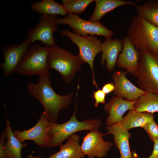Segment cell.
<instances>
[{"label":"cell","mask_w":158,"mask_h":158,"mask_svg":"<svg viewBox=\"0 0 158 158\" xmlns=\"http://www.w3.org/2000/svg\"><path fill=\"white\" fill-rule=\"evenodd\" d=\"M49 75L39 77L36 84L28 83L27 89L28 93L37 99L42 105L49 121L56 123L59 112L70 105L73 93L65 95L57 94L51 87Z\"/></svg>","instance_id":"1"},{"label":"cell","mask_w":158,"mask_h":158,"mask_svg":"<svg viewBox=\"0 0 158 158\" xmlns=\"http://www.w3.org/2000/svg\"><path fill=\"white\" fill-rule=\"evenodd\" d=\"M77 105L70 119L62 123L50 122L47 130L49 138L47 148L60 146L70 136L78 132L99 130L102 122L99 118L88 119L82 121L76 118Z\"/></svg>","instance_id":"2"},{"label":"cell","mask_w":158,"mask_h":158,"mask_svg":"<svg viewBox=\"0 0 158 158\" xmlns=\"http://www.w3.org/2000/svg\"><path fill=\"white\" fill-rule=\"evenodd\" d=\"M128 37L139 51L158 53V27L138 15L134 16L128 30Z\"/></svg>","instance_id":"3"},{"label":"cell","mask_w":158,"mask_h":158,"mask_svg":"<svg viewBox=\"0 0 158 158\" xmlns=\"http://www.w3.org/2000/svg\"><path fill=\"white\" fill-rule=\"evenodd\" d=\"M85 63L79 54L75 55L63 49L56 43L49 46L47 59L49 69L58 72L66 83L71 82L77 72Z\"/></svg>","instance_id":"4"},{"label":"cell","mask_w":158,"mask_h":158,"mask_svg":"<svg viewBox=\"0 0 158 158\" xmlns=\"http://www.w3.org/2000/svg\"><path fill=\"white\" fill-rule=\"evenodd\" d=\"M139 52V65L134 75L137 84L144 91L158 95V53Z\"/></svg>","instance_id":"5"},{"label":"cell","mask_w":158,"mask_h":158,"mask_svg":"<svg viewBox=\"0 0 158 158\" xmlns=\"http://www.w3.org/2000/svg\"><path fill=\"white\" fill-rule=\"evenodd\" d=\"M49 46L38 44L31 45L28 49L15 72L23 75H36L39 77L50 74L47 66Z\"/></svg>","instance_id":"6"},{"label":"cell","mask_w":158,"mask_h":158,"mask_svg":"<svg viewBox=\"0 0 158 158\" xmlns=\"http://www.w3.org/2000/svg\"><path fill=\"white\" fill-rule=\"evenodd\" d=\"M60 34L68 37L79 50L78 54L85 63L89 65L92 74V83L99 89L94 71V62L97 55L101 52V40L93 35L83 36L75 34L68 29L62 30Z\"/></svg>","instance_id":"7"},{"label":"cell","mask_w":158,"mask_h":158,"mask_svg":"<svg viewBox=\"0 0 158 158\" xmlns=\"http://www.w3.org/2000/svg\"><path fill=\"white\" fill-rule=\"evenodd\" d=\"M58 22L59 24L68 25L74 33L81 35H97L108 39L111 38L114 34L112 31L99 22L86 20L72 13H68L65 18L58 19Z\"/></svg>","instance_id":"8"},{"label":"cell","mask_w":158,"mask_h":158,"mask_svg":"<svg viewBox=\"0 0 158 158\" xmlns=\"http://www.w3.org/2000/svg\"><path fill=\"white\" fill-rule=\"evenodd\" d=\"M58 18L56 16L42 15L38 23L28 34V38L33 43L40 41L49 46L55 43L53 35L58 31Z\"/></svg>","instance_id":"9"},{"label":"cell","mask_w":158,"mask_h":158,"mask_svg":"<svg viewBox=\"0 0 158 158\" xmlns=\"http://www.w3.org/2000/svg\"><path fill=\"white\" fill-rule=\"evenodd\" d=\"M103 135L99 130L87 133L83 138L80 145L83 153L88 158H102L106 156L113 144L110 142L104 141Z\"/></svg>","instance_id":"10"},{"label":"cell","mask_w":158,"mask_h":158,"mask_svg":"<svg viewBox=\"0 0 158 158\" xmlns=\"http://www.w3.org/2000/svg\"><path fill=\"white\" fill-rule=\"evenodd\" d=\"M32 43L27 38L18 45L5 46L3 49L4 62L0 64L4 75L8 76L14 72Z\"/></svg>","instance_id":"11"},{"label":"cell","mask_w":158,"mask_h":158,"mask_svg":"<svg viewBox=\"0 0 158 158\" xmlns=\"http://www.w3.org/2000/svg\"><path fill=\"white\" fill-rule=\"evenodd\" d=\"M50 122L43 111L37 123L33 127L22 131L15 130L14 134L22 142L25 140H32L41 147L47 148L49 141L47 128Z\"/></svg>","instance_id":"12"},{"label":"cell","mask_w":158,"mask_h":158,"mask_svg":"<svg viewBox=\"0 0 158 158\" xmlns=\"http://www.w3.org/2000/svg\"><path fill=\"white\" fill-rule=\"evenodd\" d=\"M127 72L117 71L112 75L115 85L113 92L116 96L126 100L133 101L138 100L146 92L133 85L126 78Z\"/></svg>","instance_id":"13"},{"label":"cell","mask_w":158,"mask_h":158,"mask_svg":"<svg viewBox=\"0 0 158 158\" xmlns=\"http://www.w3.org/2000/svg\"><path fill=\"white\" fill-rule=\"evenodd\" d=\"M138 100L130 101L117 96L113 97L104 107V110L109 114L105 124L109 126L121 122L124 114L127 110L133 109Z\"/></svg>","instance_id":"14"},{"label":"cell","mask_w":158,"mask_h":158,"mask_svg":"<svg viewBox=\"0 0 158 158\" xmlns=\"http://www.w3.org/2000/svg\"><path fill=\"white\" fill-rule=\"evenodd\" d=\"M139 59V51L135 48L128 36L125 37L123 39L122 50L116 60L117 66L126 69L135 75L138 66Z\"/></svg>","instance_id":"15"},{"label":"cell","mask_w":158,"mask_h":158,"mask_svg":"<svg viewBox=\"0 0 158 158\" xmlns=\"http://www.w3.org/2000/svg\"><path fill=\"white\" fill-rule=\"evenodd\" d=\"M107 132L105 134H111L113 136L114 143L120 153L119 158H133L129 144V139L131 137L128 130L119 123L107 126Z\"/></svg>","instance_id":"16"},{"label":"cell","mask_w":158,"mask_h":158,"mask_svg":"<svg viewBox=\"0 0 158 158\" xmlns=\"http://www.w3.org/2000/svg\"><path fill=\"white\" fill-rule=\"evenodd\" d=\"M123 40L111 38L104 40L101 45L102 54L101 64L106 66L109 71H112L116 64L119 53L123 48Z\"/></svg>","instance_id":"17"},{"label":"cell","mask_w":158,"mask_h":158,"mask_svg":"<svg viewBox=\"0 0 158 158\" xmlns=\"http://www.w3.org/2000/svg\"><path fill=\"white\" fill-rule=\"evenodd\" d=\"M80 137L76 134L70 136L66 143L60 146V150L48 158H84L79 144Z\"/></svg>","instance_id":"18"},{"label":"cell","mask_w":158,"mask_h":158,"mask_svg":"<svg viewBox=\"0 0 158 158\" xmlns=\"http://www.w3.org/2000/svg\"><path fill=\"white\" fill-rule=\"evenodd\" d=\"M154 117L153 113L138 112L133 109L129 110L119 123L124 128L129 130L136 127L143 128L147 123L154 120Z\"/></svg>","instance_id":"19"},{"label":"cell","mask_w":158,"mask_h":158,"mask_svg":"<svg viewBox=\"0 0 158 158\" xmlns=\"http://www.w3.org/2000/svg\"><path fill=\"white\" fill-rule=\"evenodd\" d=\"M95 9L89 20L95 22H99L105 14L119 6L125 5H137L133 1L123 0H95Z\"/></svg>","instance_id":"20"},{"label":"cell","mask_w":158,"mask_h":158,"mask_svg":"<svg viewBox=\"0 0 158 158\" xmlns=\"http://www.w3.org/2000/svg\"><path fill=\"white\" fill-rule=\"evenodd\" d=\"M7 141L5 143L6 158H22L21 151L27 144L21 142L15 135L9 121L6 120Z\"/></svg>","instance_id":"21"},{"label":"cell","mask_w":158,"mask_h":158,"mask_svg":"<svg viewBox=\"0 0 158 158\" xmlns=\"http://www.w3.org/2000/svg\"><path fill=\"white\" fill-rule=\"evenodd\" d=\"M32 9L43 15L65 16L67 13L62 4L53 0H43L30 5Z\"/></svg>","instance_id":"22"},{"label":"cell","mask_w":158,"mask_h":158,"mask_svg":"<svg viewBox=\"0 0 158 158\" xmlns=\"http://www.w3.org/2000/svg\"><path fill=\"white\" fill-rule=\"evenodd\" d=\"M133 109L139 112L154 114L158 112V95L146 92L138 99L134 105Z\"/></svg>","instance_id":"23"},{"label":"cell","mask_w":158,"mask_h":158,"mask_svg":"<svg viewBox=\"0 0 158 158\" xmlns=\"http://www.w3.org/2000/svg\"><path fill=\"white\" fill-rule=\"evenodd\" d=\"M135 7L138 15L158 27V1H150Z\"/></svg>","instance_id":"24"},{"label":"cell","mask_w":158,"mask_h":158,"mask_svg":"<svg viewBox=\"0 0 158 158\" xmlns=\"http://www.w3.org/2000/svg\"><path fill=\"white\" fill-rule=\"evenodd\" d=\"M94 0H62V4L68 13L78 14L83 13Z\"/></svg>","instance_id":"25"},{"label":"cell","mask_w":158,"mask_h":158,"mask_svg":"<svg viewBox=\"0 0 158 158\" xmlns=\"http://www.w3.org/2000/svg\"><path fill=\"white\" fill-rule=\"evenodd\" d=\"M143 128L152 141L158 140V125L154 120L147 123Z\"/></svg>","instance_id":"26"},{"label":"cell","mask_w":158,"mask_h":158,"mask_svg":"<svg viewBox=\"0 0 158 158\" xmlns=\"http://www.w3.org/2000/svg\"><path fill=\"white\" fill-rule=\"evenodd\" d=\"M93 97L95 100L94 105L95 107H97L100 103H105L106 95L102 90L98 89L97 91L93 92Z\"/></svg>","instance_id":"27"},{"label":"cell","mask_w":158,"mask_h":158,"mask_svg":"<svg viewBox=\"0 0 158 158\" xmlns=\"http://www.w3.org/2000/svg\"><path fill=\"white\" fill-rule=\"evenodd\" d=\"M6 130H5L2 132L0 136V158H6L5 150L4 141L6 138Z\"/></svg>","instance_id":"28"},{"label":"cell","mask_w":158,"mask_h":158,"mask_svg":"<svg viewBox=\"0 0 158 158\" xmlns=\"http://www.w3.org/2000/svg\"><path fill=\"white\" fill-rule=\"evenodd\" d=\"M114 88L115 85L113 82L109 83L104 84L102 90L107 95L113 92Z\"/></svg>","instance_id":"29"},{"label":"cell","mask_w":158,"mask_h":158,"mask_svg":"<svg viewBox=\"0 0 158 158\" xmlns=\"http://www.w3.org/2000/svg\"><path fill=\"white\" fill-rule=\"evenodd\" d=\"M153 142L154 145L152 153L149 157L147 158H158V140L155 141Z\"/></svg>","instance_id":"30"},{"label":"cell","mask_w":158,"mask_h":158,"mask_svg":"<svg viewBox=\"0 0 158 158\" xmlns=\"http://www.w3.org/2000/svg\"><path fill=\"white\" fill-rule=\"evenodd\" d=\"M25 158H43L42 157L40 156H35L30 154Z\"/></svg>","instance_id":"31"},{"label":"cell","mask_w":158,"mask_h":158,"mask_svg":"<svg viewBox=\"0 0 158 158\" xmlns=\"http://www.w3.org/2000/svg\"><path fill=\"white\" fill-rule=\"evenodd\" d=\"M132 153L133 155V158H139L138 155L135 152H133Z\"/></svg>","instance_id":"32"}]
</instances>
